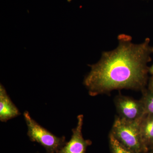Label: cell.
Masks as SVG:
<instances>
[{"instance_id":"13","label":"cell","mask_w":153,"mask_h":153,"mask_svg":"<svg viewBox=\"0 0 153 153\" xmlns=\"http://www.w3.org/2000/svg\"><path fill=\"white\" fill-rule=\"evenodd\" d=\"M150 152L151 153H153V149L151 150Z\"/></svg>"},{"instance_id":"7","label":"cell","mask_w":153,"mask_h":153,"mask_svg":"<svg viewBox=\"0 0 153 153\" xmlns=\"http://www.w3.org/2000/svg\"><path fill=\"white\" fill-rule=\"evenodd\" d=\"M140 131L144 146L148 152L153 149V114H146L140 121Z\"/></svg>"},{"instance_id":"1","label":"cell","mask_w":153,"mask_h":153,"mask_svg":"<svg viewBox=\"0 0 153 153\" xmlns=\"http://www.w3.org/2000/svg\"><path fill=\"white\" fill-rule=\"evenodd\" d=\"M118 45L112 51L103 52L97 63L89 65L90 72L83 85L91 96L122 89L142 90L147 81L151 60L150 40L140 44L132 42L131 36L120 34Z\"/></svg>"},{"instance_id":"14","label":"cell","mask_w":153,"mask_h":153,"mask_svg":"<svg viewBox=\"0 0 153 153\" xmlns=\"http://www.w3.org/2000/svg\"><path fill=\"white\" fill-rule=\"evenodd\" d=\"M145 153H151V152H148Z\"/></svg>"},{"instance_id":"5","label":"cell","mask_w":153,"mask_h":153,"mask_svg":"<svg viewBox=\"0 0 153 153\" xmlns=\"http://www.w3.org/2000/svg\"><path fill=\"white\" fill-rule=\"evenodd\" d=\"M77 120L76 126L72 129L71 139L57 153H85L88 147L92 144L90 140H85L82 136L83 115H79Z\"/></svg>"},{"instance_id":"10","label":"cell","mask_w":153,"mask_h":153,"mask_svg":"<svg viewBox=\"0 0 153 153\" xmlns=\"http://www.w3.org/2000/svg\"><path fill=\"white\" fill-rule=\"evenodd\" d=\"M149 89L151 91H153V75L150 79L149 82Z\"/></svg>"},{"instance_id":"11","label":"cell","mask_w":153,"mask_h":153,"mask_svg":"<svg viewBox=\"0 0 153 153\" xmlns=\"http://www.w3.org/2000/svg\"><path fill=\"white\" fill-rule=\"evenodd\" d=\"M149 72L152 75H153V65L149 68Z\"/></svg>"},{"instance_id":"8","label":"cell","mask_w":153,"mask_h":153,"mask_svg":"<svg viewBox=\"0 0 153 153\" xmlns=\"http://www.w3.org/2000/svg\"><path fill=\"white\" fill-rule=\"evenodd\" d=\"M109 142L112 153H134L121 143L111 132L109 135Z\"/></svg>"},{"instance_id":"6","label":"cell","mask_w":153,"mask_h":153,"mask_svg":"<svg viewBox=\"0 0 153 153\" xmlns=\"http://www.w3.org/2000/svg\"><path fill=\"white\" fill-rule=\"evenodd\" d=\"M21 115L18 108L11 100L5 88L0 85V120L6 122Z\"/></svg>"},{"instance_id":"2","label":"cell","mask_w":153,"mask_h":153,"mask_svg":"<svg viewBox=\"0 0 153 153\" xmlns=\"http://www.w3.org/2000/svg\"><path fill=\"white\" fill-rule=\"evenodd\" d=\"M141 119L131 121L118 117L115 119L111 131L121 143L134 153L149 152L143 144L140 134Z\"/></svg>"},{"instance_id":"3","label":"cell","mask_w":153,"mask_h":153,"mask_svg":"<svg viewBox=\"0 0 153 153\" xmlns=\"http://www.w3.org/2000/svg\"><path fill=\"white\" fill-rule=\"evenodd\" d=\"M24 117L27 127V135L31 141L41 145L47 153H57L66 142L65 136L57 137L38 124L28 111Z\"/></svg>"},{"instance_id":"15","label":"cell","mask_w":153,"mask_h":153,"mask_svg":"<svg viewBox=\"0 0 153 153\" xmlns=\"http://www.w3.org/2000/svg\"></svg>"},{"instance_id":"4","label":"cell","mask_w":153,"mask_h":153,"mask_svg":"<svg viewBox=\"0 0 153 153\" xmlns=\"http://www.w3.org/2000/svg\"><path fill=\"white\" fill-rule=\"evenodd\" d=\"M120 117L128 121L140 120L146 114L141 100L123 95H118L114 100Z\"/></svg>"},{"instance_id":"12","label":"cell","mask_w":153,"mask_h":153,"mask_svg":"<svg viewBox=\"0 0 153 153\" xmlns=\"http://www.w3.org/2000/svg\"><path fill=\"white\" fill-rule=\"evenodd\" d=\"M152 49V53H153V47H152V49Z\"/></svg>"},{"instance_id":"9","label":"cell","mask_w":153,"mask_h":153,"mask_svg":"<svg viewBox=\"0 0 153 153\" xmlns=\"http://www.w3.org/2000/svg\"><path fill=\"white\" fill-rule=\"evenodd\" d=\"M141 100L143 105L146 114H153V91L149 89L145 91Z\"/></svg>"}]
</instances>
